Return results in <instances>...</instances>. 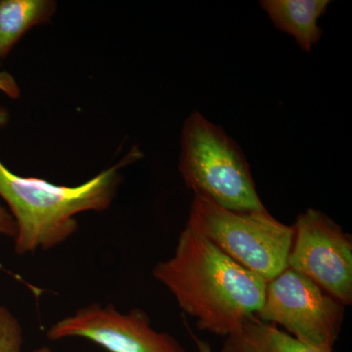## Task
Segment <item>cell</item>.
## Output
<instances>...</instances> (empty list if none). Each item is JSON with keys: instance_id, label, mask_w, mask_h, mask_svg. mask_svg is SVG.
I'll return each instance as SVG.
<instances>
[{"instance_id": "4fadbf2b", "label": "cell", "mask_w": 352, "mask_h": 352, "mask_svg": "<svg viewBox=\"0 0 352 352\" xmlns=\"http://www.w3.org/2000/svg\"><path fill=\"white\" fill-rule=\"evenodd\" d=\"M192 338H193L194 342H195V344L197 349H198L199 352H214L212 351V346L208 344L206 340L200 339V338L197 337L195 335H191Z\"/></svg>"}, {"instance_id": "6da1fadb", "label": "cell", "mask_w": 352, "mask_h": 352, "mask_svg": "<svg viewBox=\"0 0 352 352\" xmlns=\"http://www.w3.org/2000/svg\"><path fill=\"white\" fill-rule=\"evenodd\" d=\"M152 275L182 311L195 318L197 328L221 337L256 318L267 286L188 226L180 233L175 254L157 263Z\"/></svg>"}, {"instance_id": "277c9868", "label": "cell", "mask_w": 352, "mask_h": 352, "mask_svg": "<svg viewBox=\"0 0 352 352\" xmlns=\"http://www.w3.org/2000/svg\"><path fill=\"white\" fill-rule=\"evenodd\" d=\"M186 226L267 283L288 267L294 227L278 221L267 210L233 212L194 195Z\"/></svg>"}, {"instance_id": "2e32d148", "label": "cell", "mask_w": 352, "mask_h": 352, "mask_svg": "<svg viewBox=\"0 0 352 352\" xmlns=\"http://www.w3.org/2000/svg\"><path fill=\"white\" fill-rule=\"evenodd\" d=\"M0 64H1V62H0Z\"/></svg>"}, {"instance_id": "9a60e30c", "label": "cell", "mask_w": 352, "mask_h": 352, "mask_svg": "<svg viewBox=\"0 0 352 352\" xmlns=\"http://www.w3.org/2000/svg\"><path fill=\"white\" fill-rule=\"evenodd\" d=\"M32 352H52V351L48 346H41L38 349H34Z\"/></svg>"}, {"instance_id": "8fae6325", "label": "cell", "mask_w": 352, "mask_h": 352, "mask_svg": "<svg viewBox=\"0 0 352 352\" xmlns=\"http://www.w3.org/2000/svg\"><path fill=\"white\" fill-rule=\"evenodd\" d=\"M24 335L19 319L0 303V352H23Z\"/></svg>"}, {"instance_id": "ba28073f", "label": "cell", "mask_w": 352, "mask_h": 352, "mask_svg": "<svg viewBox=\"0 0 352 352\" xmlns=\"http://www.w3.org/2000/svg\"><path fill=\"white\" fill-rule=\"evenodd\" d=\"M328 0H263L261 6L278 30L296 39L302 50L309 52L322 36L317 22L325 14Z\"/></svg>"}, {"instance_id": "5b68a950", "label": "cell", "mask_w": 352, "mask_h": 352, "mask_svg": "<svg viewBox=\"0 0 352 352\" xmlns=\"http://www.w3.org/2000/svg\"><path fill=\"white\" fill-rule=\"evenodd\" d=\"M346 305L300 273L287 267L266 286L256 318L283 326L310 346L333 351L342 331Z\"/></svg>"}, {"instance_id": "52a82bcc", "label": "cell", "mask_w": 352, "mask_h": 352, "mask_svg": "<svg viewBox=\"0 0 352 352\" xmlns=\"http://www.w3.org/2000/svg\"><path fill=\"white\" fill-rule=\"evenodd\" d=\"M50 340L80 338L109 352H187L170 333L157 332L144 310L120 312L112 303H91L53 324Z\"/></svg>"}, {"instance_id": "7c38bea8", "label": "cell", "mask_w": 352, "mask_h": 352, "mask_svg": "<svg viewBox=\"0 0 352 352\" xmlns=\"http://www.w3.org/2000/svg\"><path fill=\"white\" fill-rule=\"evenodd\" d=\"M0 235L13 238L16 235V224L8 208L0 204Z\"/></svg>"}, {"instance_id": "8992f818", "label": "cell", "mask_w": 352, "mask_h": 352, "mask_svg": "<svg viewBox=\"0 0 352 352\" xmlns=\"http://www.w3.org/2000/svg\"><path fill=\"white\" fill-rule=\"evenodd\" d=\"M288 267L344 305L352 303V238L320 210L308 208L294 224Z\"/></svg>"}, {"instance_id": "30bf717a", "label": "cell", "mask_w": 352, "mask_h": 352, "mask_svg": "<svg viewBox=\"0 0 352 352\" xmlns=\"http://www.w3.org/2000/svg\"><path fill=\"white\" fill-rule=\"evenodd\" d=\"M56 8L52 0H0V62L25 32L50 22Z\"/></svg>"}, {"instance_id": "3957f363", "label": "cell", "mask_w": 352, "mask_h": 352, "mask_svg": "<svg viewBox=\"0 0 352 352\" xmlns=\"http://www.w3.org/2000/svg\"><path fill=\"white\" fill-rule=\"evenodd\" d=\"M178 168L194 195L233 212L266 210L239 146L200 113L183 124Z\"/></svg>"}, {"instance_id": "5bb4252c", "label": "cell", "mask_w": 352, "mask_h": 352, "mask_svg": "<svg viewBox=\"0 0 352 352\" xmlns=\"http://www.w3.org/2000/svg\"><path fill=\"white\" fill-rule=\"evenodd\" d=\"M9 122V113L6 108L0 106V129L6 126Z\"/></svg>"}, {"instance_id": "7a4b0ae2", "label": "cell", "mask_w": 352, "mask_h": 352, "mask_svg": "<svg viewBox=\"0 0 352 352\" xmlns=\"http://www.w3.org/2000/svg\"><path fill=\"white\" fill-rule=\"evenodd\" d=\"M142 157L138 147L132 148L112 168L74 187L16 175L0 161V197L15 221L16 254L50 251L64 244L78 231L76 215L107 210L122 179L120 168Z\"/></svg>"}, {"instance_id": "9c48e42d", "label": "cell", "mask_w": 352, "mask_h": 352, "mask_svg": "<svg viewBox=\"0 0 352 352\" xmlns=\"http://www.w3.org/2000/svg\"><path fill=\"white\" fill-rule=\"evenodd\" d=\"M219 352H332L305 344L276 325L254 318L226 337Z\"/></svg>"}]
</instances>
